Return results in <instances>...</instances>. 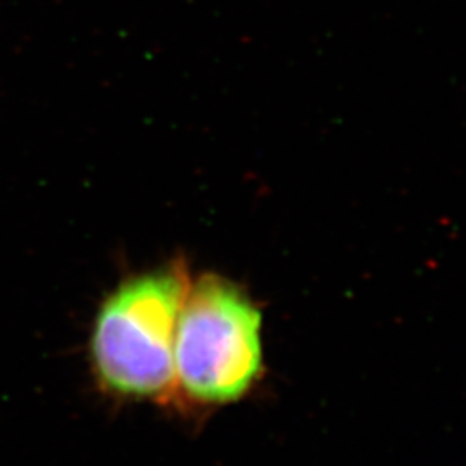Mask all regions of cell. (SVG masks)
Returning a JSON list of instances; mask_svg holds the SVG:
<instances>
[{"instance_id":"1","label":"cell","mask_w":466,"mask_h":466,"mask_svg":"<svg viewBox=\"0 0 466 466\" xmlns=\"http://www.w3.org/2000/svg\"><path fill=\"white\" fill-rule=\"evenodd\" d=\"M184 265L119 283L90 333V363L100 387L121 398H161L175 385V335L188 290Z\"/></svg>"},{"instance_id":"2","label":"cell","mask_w":466,"mask_h":466,"mask_svg":"<svg viewBox=\"0 0 466 466\" xmlns=\"http://www.w3.org/2000/svg\"><path fill=\"white\" fill-rule=\"evenodd\" d=\"M261 313L235 283L218 275L188 285L175 335V382L194 400H238L263 367Z\"/></svg>"}]
</instances>
